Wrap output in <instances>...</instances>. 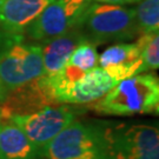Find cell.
<instances>
[{
  "label": "cell",
  "mask_w": 159,
  "mask_h": 159,
  "mask_svg": "<svg viewBox=\"0 0 159 159\" xmlns=\"http://www.w3.org/2000/svg\"><path fill=\"white\" fill-rule=\"evenodd\" d=\"M97 113L136 116L158 113L159 80L154 74H136L118 81L105 96L91 106Z\"/></svg>",
  "instance_id": "cell-1"
},
{
  "label": "cell",
  "mask_w": 159,
  "mask_h": 159,
  "mask_svg": "<svg viewBox=\"0 0 159 159\" xmlns=\"http://www.w3.org/2000/svg\"><path fill=\"white\" fill-rule=\"evenodd\" d=\"M44 75L43 51L25 34L0 30V80L10 91Z\"/></svg>",
  "instance_id": "cell-2"
},
{
  "label": "cell",
  "mask_w": 159,
  "mask_h": 159,
  "mask_svg": "<svg viewBox=\"0 0 159 159\" xmlns=\"http://www.w3.org/2000/svg\"><path fill=\"white\" fill-rule=\"evenodd\" d=\"M74 27L96 45L110 41H125L139 34L134 8L92 1Z\"/></svg>",
  "instance_id": "cell-3"
},
{
  "label": "cell",
  "mask_w": 159,
  "mask_h": 159,
  "mask_svg": "<svg viewBox=\"0 0 159 159\" xmlns=\"http://www.w3.org/2000/svg\"><path fill=\"white\" fill-rule=\"evenodd\" d=\"M40 159H108L102 127L74 120L39 151Z\"/></svg>",
  "instance_id": "cell-4"
},
{
  "label": "cell",
  "mask_w": 159,
  "mask_h": 159,
  "mask_svg": "<svg viewBox=\"0 0 159 159\" xmlns=\"http://www.w3.org/2000/svg\"><path fill=\"white\" fill-rule=\"evenodd\" d=\"M108 159H137L159 152L158 127L145 124H117L102 127Z\"/></svg>",
  "instance_id": "cell-5"
},
{
  "label": "cell",
  "mask_w": 159,
  "mask_h": 159,
  "mask_svg": "<svg viewBox=\"0 0 159 159\" xmlns=\"http://www.w3.org/2000/svg\"><path fill=\"white\" fill-rule=\"evenodd\" d=\"M77 114L75 108L57 104L29 114L12 116L8 120L19 126L40 151L66 126L73 123Z\"/></svg>",
  "instance_id": "cell-6"
},
{
  "label": "cell",
  "mask_w": 159,
  "mask_h": 159,
  "mask_svg": "<svg viewBox=\"0 0 159 159\" xmlns=\"http://www.w3.org/2000/svg\"><path fill=\"white\" fill-rule=\"evenodd\" d=\"M92 1L54 0L25 31L26 38L41 43L73 29L85 8Z\"/></svg>",
  "instance_id": "cell-7"
},
{
  "label": "cell",
  "mask_w": 159,
  "mask_h": 159,
  "mask_svg": "<svg viewBox=\"0 0 159 159\" xmlns=\"http://www.w3.org/2000/svg\"><path fill=\"white\" fill-rule=\"evenodd\" d=\"M57 104L59 102L52 96L46 78L41 75L25 85L10 90L0 106L2 108L4 119L8 120L12 116L29 114Z\"/></svg>",
  "instance_id": "cell-8"
},
{
  "label": "cell",
  "mask_w": 159,
  "mask_h": 159,
  "mask_svg": "<svg viewBox=\"0 0 159 159\" xmlns=\"http://www.w3.org/2000/svg\"><path fill=\"white\" fill-rule=\"evenodd\" d=\"M118 81L102 67H94L73 81L58 97L59 104H90L99 100Z\"/></svg>",
  "instance_id": "cell-9"
},
{
  "label": "cell",
  "mask_w": 159,
  "mask_h": 159,
  "mask_svg": "<svg viewBox=\"0 0 159 159\" xmlns=\"http://www.w3.org/2000/svg\"><path fill=\"white\" fill-rule=\"evenodd\" d=\"M98 64L117 81L143 73L140 51L136 43L110 46L99 56Z\"/></svg>",
  "instance_id": "cell-10"
},
{
  "label": "cell",
  "mask_w": 159,
  "mask_h": 159,
  "mask_svg": "<svg viewBox=\"0 0 159 159\" xmlns=\"http://www.w3.org/2000/svg\"><path fill=\"white\" fill-rule=\"evenodd\" d=\"M54 0H0V30L16 34L25 31Z\"/></svg>",
  "instance_id": "cell-11"
},
{
  "label": "cell",
  "mask_w": 159,
  "mask_h": 159,
  "mask_svg": "<svg viewBox=\"0 0 159 159\" xmlns=\"http://www.w3.org/2000/svg\"><path fill=\"white\" fill-rule=\"evenodd\" d=\"M85 39L81 31L78 27H73L61 35L41 41L44 75L52 77L61 71L75 47Z\"/></svg>",
  "instance_id": "cell-12"
},
{
  "label": "cell",
  "mask_w": 159,
  "mask_h": 159,
  "mask_svg": "<svg viewBox=\"0 0 159 159\" xmlns=\"http://www.w3.org/2000/svg\"><path fill=\"white\" fill-rule=\"evenodd\" d=\"M39 150L11 120L0 121V159H38Z\"/></svg>",
  "instance_id": "cell-13"
},
{
  "label": "cell",
  "mask_w": 159,
  "mask_h": 159,
  "mask_svg": "<svg viewBox=\"0 0 159 159\" xmlns=\"http://www.w3.org/2000/svg\"><path fill=\"white\" fill-rule=\"evenodd\" d=\"M139 34L158 32L159 0H140L134 8Z\"/></svg>",
  "instance_id": "cell-14"
},
{
  "label": "cell",
  "mask_w": 159,
  "mask_h": 159,
  "mask_svg": "<svg viewBox=\"0 0 159 159\" xmlns=\"http://www.w3.org/2000/svg\"><path fill=\"white\" fill-rule=\"evenodd\" d=\"M140 51L143 73L156 71L159 67V34L158 32L139 34L136 41Z\"/></svg>",
  "instance_id": "cell-15"
},
{
  "label": "cell",
  "mask_w": 159,
  "mask_h": 159,
  "mask_svg": "<svg viewBox=\"0 0 159 159\" xmlns=\"http://www.w3.org/2000/svg\"><path fill=\"white\" fill-rule=\"evenodd\" d=\"M98 60L99 56L97 53V45L85 39L75 47L68 59L67 65L85 73L98 66Z\"/></svg>",
  "instance_id": "cell-16"
},
{
  "label": "cell",
  "mask_w": 159,
  "mask_h": 159,
  "mask_svg": "<svg viewBox=\"0 0 159 159\" xmlns=\"http://www.w3.org/2000/svg\"><path fill=\"white\" fill-rule=\"evenodd\" d=\"M96 2H104V4H112V5H130V4H136L140 0H92Z\"/></svg>",
  "instance_id": "cell-17"
},
{
  "label": "cell",
  "mask_w": 159,
  "mask_h": 159,
  "mask_svg": "<svg viewBox=\"0 0 159 159\" xmlns=\"http://www.w3.org/2000/svg\"><path fill=\"white\" fill-rule=\"evenodd\" d=\"M7 93H8V90L6 89V86L0 80V104L5 100V98L7 97Z\"/></svg>",
  "instance_id": "cell-18"
},
{
  "label": "cell",
  "mask_w": 159,
  "mask_h": 159,
  "mask_svg": "<svg viewBox=\"0 0 159 159\" xmlns=\"http://www.w3.org/2000/svg\"><path fill=\"white\" fill-rule=\"evenodd\" d=\"M137 159H159V152H153V153L145 154L143 157H139Z\"/></svg>",
  "instance_id": "cell-19"
},
{
  "label": "cell",
  "mask_w": 159,
  "mask_h": 159,
  "mask_svg": "<svg viewBox=\"0 0 159 159\" xmlns=\"http://www.w3.org/2000/svg\"><path fill=\"white\" fill-rule=\"evenodd\" d=\"M4 113H2V108L0 106V121H4Z\"/></svg>",
  "instance_id": "cell-20"
},
{
  "label": "cell",
  "mask_w": 159,
  "mask_h": 159,
  "mask_svg": "<svg viewBox=\"0 0 159 159\" xmlns=\"http://www.w3.org/2000/svg\"><path fill=\"white\" fill-rule=\"evenodd\" d=\"M85 1H92V0H85Z\"/></svg>",
  "instance_id": "cell-21"
}]
</instances>
